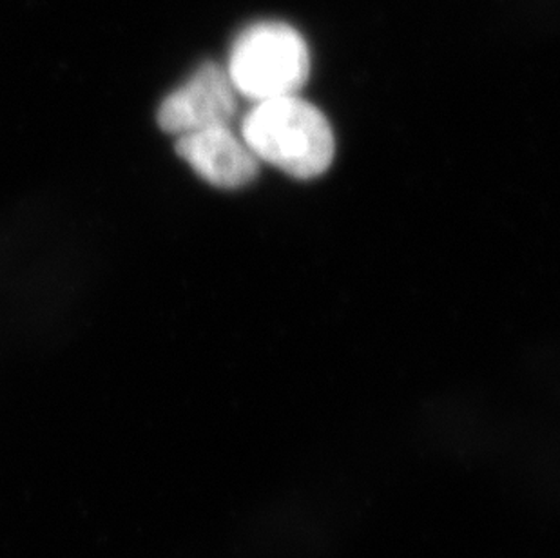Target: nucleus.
Here are the masks:
<instances>
[{"label": "nucleus", "instance_id": "nucleus-1", "mask_svg": "<svg viewBox=\"0 0 560 558\" xmlns=\"http://www.w3.org/2000/svg\"><path fill=\"white\" fill-rule=\"evenodd\" d=\"M242 140L259 162L302 179L325 173L336 153L327 116L298 95L258 102L242 121Z\"/></svg>", "mask_w": 560, "mask_h": 558}, {"label": "nucleus", "instance_id": "nucleus-2", "mask_svg": "<svg viewBox=\"0 0 560 558\" xmlns=\"http://www.w3.org/2000/svg\"><path fill=\"white\" fill-rule=\"evenodd\" d=\"M225 71L234 91L258 104L298 95L311 73V54L294 27L258 22L234 40Z\"/></svg>", "mask_w": 560, "mask_h": 558}, {"label": "nucleus", "instance_id": "nucleus-3", "mask_svg": "<svg viewBox=\"0 0 560 558\" xmlns=\"http://www.w3.org/2000/svg\"><path fill=\"white\" fill-rule=\"evenodd\" d=\"M236 95L225 69L203 63L186 84L165 96L156 115L159 126L176 137L229 126L236 113Z\"/></svg>", "mask_w": 560, "mask_h": 558}, {"label": "nucleus", "instance_id": "nucleus-4", "mask_svg": "<svg viewBox=\"0 0 560 558\" xmlns=\"http://www.w3.org/2000/svg\"><path fill=\"white\" fill-rule=\"evenodd\" d=\"M176 151L198 176L220 189H240L258 176L259 160L229 126L182 135Z\"/></svg>", "mask_w": 560, "mask_h": 558}]
</instances>
